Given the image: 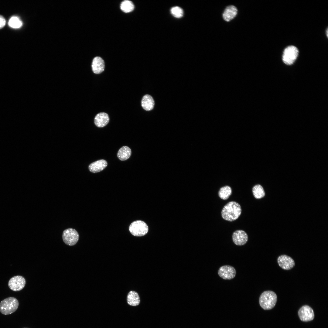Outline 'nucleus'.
I'll use <instances>...</instances> for the list:
<instances>
[{"label": "nucleus", "mask_w": 328, "mask_h": 328, "mask_svg": "<svg viewBox=\"0 0 328 328\" xmlns=\"http://www.w3.org/2000/svg\"><path fill=\"white\" fill-rule=\"evenodd\" d=\"M241 211L240 204L235 201H231L228 202L223 207L221 211V216L224 219L231 222L238 218Z\"/></svg>", "instance_id": "nucleus-1"}, {"label": "nucleus", "mask_w": 328, "mask_h": 328, "mask_svg": "<svg viewBox=\"0 0 328 328\" xmlns=\"http://www.w3.org/2000/svg\"><path fill=\"white\" fill-rule=\"evenodd\" d=\"M277 296L273 291L268 290L264 292L261 295L259 299L260 306L265 310H269L275 305Z\"/></svg>", "instance_id": "nucleus-2"}, {"label": "nucleus", "mask_w": 328, "mask_h": 328, "mask_svg": "<svg viewBox=\"0 0 328 328\" xmlns=\"http://www.w3.org/2000/svg\"><path fill=\"white\" fill-rule=\"evenodd\" d=\"M19 305V302L16 298L13 297L7 298L0 303V312L5 315L11 314L17 309Z\"/></svg>", "instance_id": "nucleus-3"}, {"label": "nucleus", "mask_w": 328, "mask_h": 328, "mask_svg": "<svg viewBox=\"0 0 328 328\" xmlns=\"http://www.w3.org/2000/svg\"><path fill=\"white\" fill-rule=\"evenodd\" d=\"M129 229L131 233L136 237L145 235L149 230L148 226L146 223L140 220H136L132 222L130 225Z\"/></svg>", "instance_id": "nucleus-4"}, {"label": "nucleus", "mask_w": 328, "mask_h": 328, "mask_svg": "<svg viewBox=\"0 0 328 328\" xmlns=\"http://www.w3.org/2000/svg\"><path fill=\"white\" fill-rule=\"evenodd\" d=\"M298 48L294 46H289L284 50L282 59L284 63L286 65L292 64L296 59L299 54Z\"/></svg>", "instance_id": "nucleus-5"}, {"label": "nucleus", "mask_w": 328, "mask_h": 328, "mask_svg": "<svg viewBox=\"0 0 328 328\" xmlns=\"http://www.w3.org/2000/svg\"><path fill=\"white\" fill-rule=\"evenodd\" d=\"M62 237L63 241L66 244L69 246H73L78 242L79 235L75 229L69 228L63 231Z\"/></svg>", "instance_id": "nucleus-6"}, {"label": "nucleus", "mask_w": 328, "mask_h": 328, "mask_svg": "<svg viewBox=\"0 0 328 328\" xmlns=\"http://www.w3.org/2000/svg\"><path fill=\"white\" fill-rule=\"evenodd\" d=\"M26 281L22 276L17 275L11 278L9 280L8 285L9 288L14 291H18L22 290L25 287Z\"/></svg>", "instance_id": "nucleus-7"}, {"label": "nucleus", "mask_w": 328, "mask_h": 328, "mask_svg": "<svg viewBox=\"0 0 328 328\" xmlns=\"http://www.w3.org/2000/svg\"><path fill=\"white\" fill-rule=\"evenodd\" d=\"M236 271L233 266L224 265L220 267L218 272L219 276L225 280H231L236 275Z\"/></svg>", "instance_id": "nucleus-8"}, {"label": "nucleus", "mask_w": 328, "mask_h": 328, "mask_svg": "<svg viewBox=\"0 0 328 328\" xmlns=\"http://www.w3.org/2000/svg\"><path fill=\"white\" fill-rule=\"evenodd\" d=\"M300 319L304 322H308L313 320L314 317V314L313 309L309 306L304 305L302 306L298 312Z\"/></svg>", "instance_id": "nucleus-9"}, {"label": "nucleus", "mask_w": 328, "mask_h": 328, "mask_svg": "<svg viewBox=\"0 0 328 328\" xmlns=\"http://www.w3.org/2000/svg\"><path fill=\"white\" fill-rule=\"evenodd\" d=\"M279 266L282 269L289 270L292 268L295 265L293 259L291 257L286 255L279 256L277 258Z\"/></svg>", "instance_id": "nucleus-10"}, {"label": "nucleus", "mask_w": 328, "mask_h": 328, "mask_svg": "<svg viewBox=\"0 0 328 328\" xmlns=\"http://www.w3.org/2000/svg\"><path fill=\"white\" fill-rule=\"evenodd\" d=\"M232 240L236 245L241 246L245 244L248 240L246 233L242 230H237L234 231L232 235Z\"/></svg>", "instance_id": "nucleus-11"}, {"label": "nucleus", "mask_w": 328, "mask_h": 328, "mask_svg": "<svg viewBox=\"0 0 328 328\" xmlns=\"http://www.w3.org/2000/svg\"><path fill=\"white\" fill-rule=\"evenodd\" d=\"M91 66L92 70L94 73L97 74L101 73L104 69V60L99 56L95 57L93 60Z\"/></svg>", "instance_id": "nucleus-12"}, {"label": "nucleus", "mask_w": 328, "mask_h": 328, "mask_svg": "<svg viewBox=\"0 0 328 328\" xmlns=\"http://www.w3.org/2000/svg\"><path fill=\"white\" fill-rule=\"evenodd\" d=\"M109 118L107 114L105 112H100L97 114L94 119L95 125L99 128L105 126L108 123Z\"/></svg>", "instance_id": "nucleus-13"}, {"label": "nucleus", "mask_w": 328, "mask_h": 328, "mask_svg": "<svg viewBox=\"0 0 328 328\" xmlns=\"http://www.w3.org/2000/svg\"><path fill=\"white\" fill-rule=\"evenodd\" d=\"M107 161L100 159L92 162L89 166V171L93 173L100 172L104 169L107 166Z\"/></svg>", "instance_id": "nucleus-14"}, {"label": "nucleus", "mask_w": 328, "mask_h": 328, "mask_svg": "<svg viewBox=\"0 0 328 328\" xmlns=\"http://www.w3.org/2000/svg\"><path fill=\"white\" fill-rule=\"evenodd\" d=\"M237 12V9L235 6L229 5L226 8L224 12L223 18L225 21H230L236 16Z\"/></svg>", "instance_id": "nucleus-15"}, {"label": "nucleus", "mask_w": 328, "mask_h": 328, "mask_svg": "<svg viewBox=\"0 0 328 328\" xmlns=\"http://www.w3.org/2000/svg\"><path fill=\"white\" fill-rule=\"evenodd\" d=\"M127 301L130 306H136L138 305L140 302V299L138 293L135 291H130L127 296Z\"/></svg>", "instance_id": "nucleus-16"}, {"label": "nucleus", "mask_w": 328, "mask_h": 328, "mask_svg": "<svg viewBox=\"0 0 328 328\" xmlns=\"http://www.w3.org/2000/svg\"><path fill=\"white\" fill-rule=\"evenodd\" d=\"M141 105L145 110L149 111L152 110L154 105V101L152 97L148 94L145 95L141 101Z\"/></svg>", "instance_id": "nucleus-17"}, {"label": "nucleus", "mask_w": 328, "mask_h": 328, "mask_svg": "<svg viewBox=\"0 0 328 328\" xmlns=\"http://www.w3.org/2000/svg\"><path fill=\"white\" fill-rule=\"evenodd\" d=\"M131 154L130 149L127 146H123L118 150L117 153V157L121 160L125 161L130 157Z\"/></svg>", "instance_id": "nucleus-18"}, {"label": "nucleus", "mask_w": 328, "mask_h": 328, "mask_svg": "<svg viewBox=\"0 0 328 328\" xmlns=\"http://www.w3.org/2000/svg\"><path fill=\"white\" fill-rule=\"evenodd\" d=\"M232 190L228 186H226L220 188L218 192V196L220 198L223 200L227 199L231 195Z\"/></svg>", "instance_id": "nucleus-19"}, {"label": "nucleus", "mask_w": 328, "mask_h": 328, "mask_svg": "<svg viewBox=\"0 0 328 328\" xmlns=\"http://www.w3.org/2000/svg\"><path fill=\"white\" fill-rule=\"evenodd\" d=\"M252 192L254 196L257 199L261 198L265 196V192L263 187L259 184L253 186Z\"/></svg>", "instance_id": "nucleus-20"}, {"label": "nucleus", "mask_w": 328, "mask_h": 328, "mask_svg": "<svg viewBox=\"0 0 328 328\" xmlns=\"http://www.w3.org/2000/svg\"><path fill=\"white\" fill-rule=\"evenodd\" d=\"M120 8L123 12L128 13L133 10L134 5L131 1L124 0L121 2L120 5Z\"/></svg>", "instance_id": "nucleus-21"}, {"label": "nucleus", "mask_w": 328, "mask_h": 328, "mask_svg": "<svg viewBox=\"0 0 328 328\" xmlns=\"http://www.w3.org/2000/svg\"><path fill=\"white\" fill-rule=\"evenodd\" d=\"M9 25L14 28H18L21 27L22 23L21 20L17 17H12L10 19L9 22Z\"/></svg>", "instance_id": "nucleus-22"}, {"label": "nucleus", "mask_w": 328, "mask_h": 328, "mask_svg": "<svg viewBox=\"0 0 328 328\" xmlns=\"http://www.w3.org/2000/svg\"><path fill=\"white\" fill-rule=\"evenodd\" d=\"M171 13L175 17L179 18L182 17L183 14V9L178 6L172 7L170 10Z\"/></svg>", "instance_id": "nucleus-23"}, {"label": "nucleus", "mask_w": 328, "mask_h": 328, "mask_svg": "<svg viewBox=\"0 0 328 328\" xmlns=\"http://www.w3.org/2000/svg\"><path fill=\"white\" fill-rule=\"evenodd\" d=\"M6 21L4 18L0 15V29L2 28L5 25Z\"/></svg>", "instance_id": "nucleus-24"}, {"label": "nucleus", "mask_w": 328, "mask_h": 328, "mask_svg": "<svg viewBox=\"0 0 328 328\" xmlns=\"http://www.w3.org/2000/svg\"><path fill=\"white\" fill-rule=\"evenodd\" d=\"M328 29H327V30H326V35H327V37H328Z\"/></svg>", "instance_id": "nucleus-25"}, {"label": "nucleus", "mask_w": 328, "mask_h": 328, "mask_svg": "<svg viewBox=\"0 0 328 328\" xmlns=\"http://www.w3.org/2000/svg\"></svg>", "instance_id": "nucleus-26"}]
</instances>
